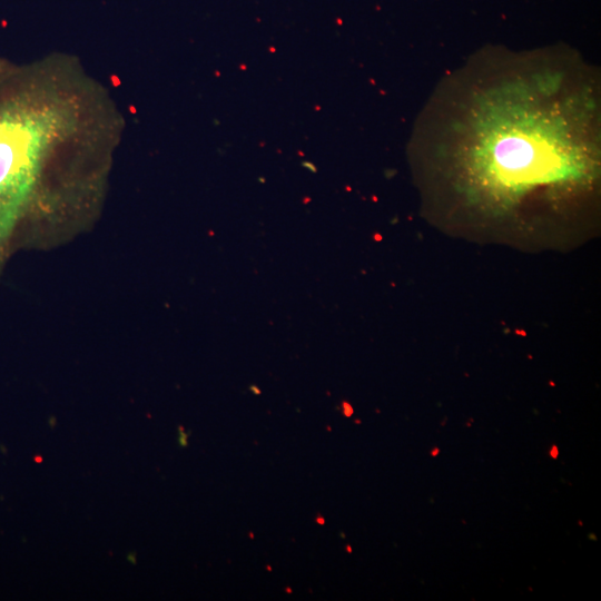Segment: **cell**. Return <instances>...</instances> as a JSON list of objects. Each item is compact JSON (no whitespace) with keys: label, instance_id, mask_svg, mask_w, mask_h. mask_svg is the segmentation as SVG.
<instances>
[{"label":"cell","instance_id":"obj_1","mask_svg":"<svg viewBox=\"0 0 601 601\" xmlns=\"http://www.w3.org/2000/svg\"><path fill=\"white\" fill-rule=\"evenodd\" d=\"M600 78L566 48L483 49L425 106L417 157L427 217L445 230L566 247L597 229Z\"/></svg>","mask_w":601,"mask_h":601},{"label":"cell","instance_id":"obj_2","mask_svg":"<svg viewBox=\"0 0 601 601\" xmlns=\"http://www.w3.org/2000/svg\"><path fill=\"white\" fill-rule=\"evenodd\" d=\"M75 120L67 102L49 98L36 69L12 66L0 76V277L37 239L48 166Z\"/></svg>","mask_w":601,"mask_h":601},{"label":"cell","instance_id":"obj_3","mask_svg":"<svg viewBox=\"0 0 601 601\" xmlns=\"http://www.w3.org/2000/svg\"><path fill=\"white\" fill-rule=\"evenodd\" d=\"M12 66L9 65L6 60L0 59V76L9 70Z\"/></svg>","mask_w":601,"mask_h":601},{"label":"cell","instance_id":"obj_4","mask_svg":"<svg viewBox=\"0 0 601 601\" xmlns=\"http://www.w3.org/2000/svg\"><path fill=\"white\" fill-rule=\"evenodd\" d=\"M180 444L181 446H186L187 444V435L184 433V428L180 426Z\"/></svg>","mask_w":601,"mask_h":601},{"label":"cell","instance_id":"obj_5","mask_svg":"<svg viewBox=\"0 0 601 601\" xmlns=\"http://www.w3.org/2000/svg\"><path fill=\"white\" fill-rule=\"evenodd\" d=\"M316 522L319 523V524H324V523H325V519L322 518L321 515H317Z\"/></svg>","mask_w":601,"mask_h":601},{"label":"cell","instance_id":"obj_6","mask_svg":"<svg viewBox=\"0 0 601 601\" xmlns=\"http://www.w3.org/2000/svg\"><path fill=\"white\" fill-rule=\"evenodd\" d=\"M346 549L348 550L349 553L352 552V549L349 546H346Z\"/></svg>","mask_w":601,"mask_h":601}]
</instances>
